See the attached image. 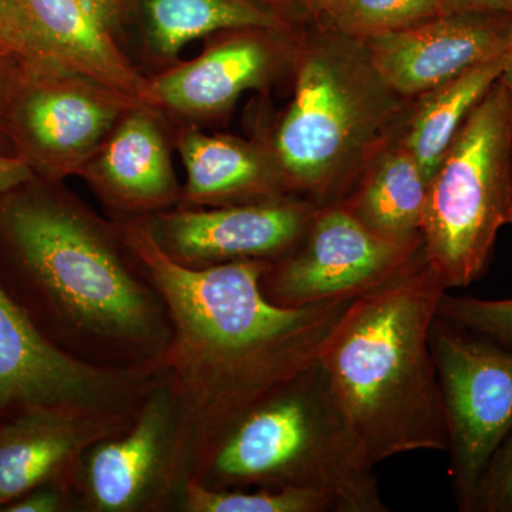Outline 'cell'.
<instances>
[{
  "label": "cell",
  "mask_w": 512,
  "mask_h": 512,
  "mask_svg": "<svg viewBox=\"0 0 512 512\" xmlns=\"http://www.w3.org/2000/svg\"><path fill=\"white\" fill-rule=\"evenodd\" d=\"M437 315L458 328L512 346V299L473 298L444 293Z\"/></svg>",
  "instance_id": "cb8c5ba5"
},
{
  "label": "cell",
  "mask_w": 512,
  "mask_h": 512,
  "mask_svg": "<svg viewBox=\"0 0 512 512\" xmlns=\"http://www.w3.org/2000/svg\"><path fill=\"white\" fill-rule=\"evenodd\" d=\"M429 180L396 136L370 158L352 192L340 204L380 237L423 245L421 222Z\"/></svg>",
  "instance_id": "d6986e66"
},
{
  "label": "cell",
  "mask_w": 512,
  "mask_h": 512,
  "mask_svg": "<svg viewBox=\"0 0 512 512\" xmlns=\"http://www.w3.org/2000/svg\"><path fill=\"white\" fill-rule=\"evenodd\" d=\"M187 478V427L163 375L126 431L86 451L74 491L80 511L160 512L180 507Z\"/></svg>",
  "instance_id": "ba28073f"
},
{
  "label": "cell",
  "mask_w": 512,
  "mask_h": 512,
  "mask_svg": "<svg viewBox=\"0 0 512 512\" xmlns=\"http://www.w3.org/2000/svg\"><path fill=\"white\" fill-rule=\"evenodd\" d=\"M470 512H512V429L485 468Z\"/></svg>",
  "instance_id": "484cf974"
},
{
  "label": "cell",
  "mask_w": 512,
  "mask_h": 512,
  "mask_svg": "<svg viewBox=\"0 0 512 512\" xmlns=\"http://www.w3.org/2000/svg\"><path fill=\"white\" fill-rule=\"evenodd\" d=\"M446 12H508L507 0H441Z\"/></svg>",
  "instance_id": "4dcf8cb0"
},
{
  "label": "cell",
  "mask_w": 512,
  "mask_h": 512,
  "mask_svg": "<svg viewBox=\"0 0 512 512\" xmlns=\"http://www.w3.org/2000/svg\"><path fill=\"white\" fill-rule=\"evenodd\" d=\"M447 292L423 252L355 299L320 366L373 466L414 451H447L430 333Z\"/></svg>",
  "instance_id": "3957f363"
},
{
  "label": "cell",
  "mask_w": 512,
  "mask_h": 512,
  "mask_svg": "<svg viewBox=\"0 0 512 512\" xmlns=\"http://www.w3.org/2000/svg\"><path fill=\"white\" fill-rule=\"evenodd\" d=\"M180 510L184 512H335L328 498L298 488L214 490L185 481Z\"/></svg>",
  "instance_id": "603a6c76"
},
{
  "label": "cell",
  "mask_w": 512,
  "mask_h": 512,
  "mask_svg": "<svg viewBox=\"0 0 512 512\" xmlns=\"http://www.w3.org/2000/svg\"><path fill=\"white\" fill-rule=\"evenodd\" d=\"M148 46L175 57L188 43L212 33L239 29L288 30V16L261 0H138Z\"/></svg>",
  "instance_id": "44dd1931"
},
{
  "label": "cell",
  "mask_w": 512,
  "mask_h": 512,
  "mask_svg": "<svg viewBox=\"0 0 512 512\" xmlns=\"http://www.w3.org/2000/svg\"><path fill=\"white\" fill-rule=\"evenodd\" d=\"M512 13L450 12L363 40L394 92L414 99L481 63L504 56Z\"/></svg>",
  "instance_id": "4fadbf2b"
},
{
  "label": "cell",
  "mask_w": 512,
  "mask_h": 512,
  "mask_svg": "<svg viewBox=\"0 0 512 512\" xmlns=\"http://www.w3.org/2000/svg\"><path fill=\"white\" fill-rule=\"evenodd\" d=\"M6 197L0 228L49 313L52 343L87 365L163 369L167 308L114 222L56 195Z\"/></svg>",
  "instance_id": "7a4b0ae2"
},
{
  "label": "cell",
  "mask_w": 512,
  "mask_h": 512,
  "mask_svg": "<svg viewBox=\"0 0 512 512\" xmlns=\"http://www.w3.org/2000/svg\"><path fill=\"white\" fill-rule=\"evenodd\" d=\"M113 2H116L117 5H119L120 8L124 10V8H126V3L128 2V0H113Z\"/></svg>",
  "instance_id": "d6a6232c"
},
{
  "label": "cell",
  "mask_w": 512,
  "mask_h": 512,
  "mask_svg": "<svg viewBox=\"0 0 512 512\" xmlns=\"http://www.w3.org/2000/svg\"><path fill=\"white\" fill-rule=\"evenodd\" d=\"M441 0H338L319 20L340 35L365 40L444 15Z\"/></svg>",
  "instance_id": "7402d4cb"
},
{
  "label": "cell",
  "mask_w": 512,
  "mask_h": 512,
  "mask_svg": "<svg viewBox=\"0 0 512 512\" xmlns=\"http://www.w3.org/2000/svg\"><path fill=\"white\" fill-rule=\"evenodd\" d=\"M137 100L72 73L26 76L8 111L13 156L49 181L79 175Z\"/></svg>",
  "instance_id": "8fae6325"
},
{
  "label": "cell",
  "mask_w": 512,
  "mask_h": 512,
  "mask_svg": "<svg viewBox=\"0 0 512 512\" xmlns=\"http://www.w3.org/2000/svg\"><path fill=\"white\" fill-rule=\"evenodd\" d=\"M507 10L512 13V0H507Z\"/></svg>",
  "instance_id": "836d02e7"
},
{
  "label": "cell",
  "mask_w": 512,
  "mask_h": 512,
  "mask_svg": "<svg viewBox=\"0 0 512 512\" xmlns=\"http://www.w3.org/2000/svg\"><path fill=\"white\" fill-rule=\"evenodd\" d=\"M0 59L29 76L67 73L43 55L18 0H0Z\"/></svg>",
  "instance_id": "d4e9b609"
},
{
  "label": "cell",
  "mask_w": 512,
  "mask_h": 512,
  "mask_svg": "<svg viewBox=\"0 0 512 512\" xmlns=\"http://www.w3.org/2000/svg\"><path fill=\"white\" fill-rule=\"evenodd\" d=\"M285 35L286 30H229L200 56L150 79L151 107L194 120L225 113L281 70L293 53Z\"/></svg>",
  "instance_id": "9a60e30c"
},
{
  "label": "cell",
  "mask_w": 512,
  "mask_h": 512,
  "mask_svg": "<svg viewBox=\"0 0 512 512\" xmlns=\"http://www.w3.org/2000/svg\"><path fill=\"white\" fill-rule=\"evenodd\" d=\"M292 60L293 99L269 148L293 197L338 204L396 136L410 99L384 82L355 37L320 28Z\"/></svg>",
  "instance_id": "277c9868"
},
{
  "label": "cell",
  "mask_w": 512,
  "mask_h": 512,
  "mask_svg": "<svg viewBox=\"0 0 512 512\" xmlns=\"http://www.w3.org/2000/svg\"><path fill=\"white\" fill-rule=\"evenodd\" d=\"M318 208L303 198L286 197L229 207H177L144 218L165 254L185 268L201 269L284 258Z\"/></svg>",
  "instance_id": "7c38bea8"
},
{
  "label": "cell",
  "mask_w": 512,
  "mask_h": 512,
  "mask_svg": "<svg viewBox=\"0 0 512 512\" xmlns=\"http://www.w3.org/2000/svg\"><path fill=\"white\" fill-rule=\"evenodd\" d=\"M336 3L338 0H278V5L289 19L291 16H298L316 22H319Z\"/></svg>",
  "instance_id": "f546056e"
},
{
  "label": "cell",
  "mask_w": 512,
  "mask_h": 512,
  "mask_svg": "<svg viewBox=\"0 0 512 512\" xmlns=\"http://www.w3.org/2000/svg\"><path fill=\"white\" fill-rule=\"evenodd\" d=\"M26 74L12 64L0 62V154H12L13 148L8 133V111L16 87Z\"/></svg>",
  "instance_id": "83f0119b"
},
{
  "label": "cell",
  "mask_w": 512,
  "mask_h": 512,
  "mask_svg": "<svg viewBox=\"0 0 512 512\" xmlns=\"http://www.w3.org/2000/svg\"><path fill=\"white\" fill-rule=\"evenodd\" d=\"M188 480L214 490L313 491L335 512L389 511L320 363L249 412Z\"/></svg>",
  "instance_id": "5b68a950"
},
{
  "label": "cell",
  "mask_w": 512,
  "mask_h": 512,
  "mask_svg": "<svg viewBox=\"0 0 512 512\" xmlns=\"http://www.w3.org/2000/svg\"><path fill=\"white\" fill-rule=\"evenodd\" d=\"M5 512L80 511L76 491L64 485H43L6 505Z\"/></svg>",
  "instance_id": "4316f807"
},
{
  "label": "cell",
  "mask_w": 512,
  "mask_h": 512,
  "mask_svg": "<svg viewBox=\"0 0 512 512\" xmlns=\"http://www.w3.org/2000/svg\"><path fill=\"white\" fill-rule=\"evenodd\" d=\"M136 413L43 407L0 424V511L43 485L74 488L86 451L126 431Z\"/></svg>",
  "instance_id": "5bb4252c"
},
{
  "label": "cell",
  "mask_w": 512,
  "mask_h": 512,
  "mask_svg": "<svg viewBox=\"0 0 512 512\" xmlns=\"http://www.w3.org/2000/svg\"><path fill=\"white\" fill-rule=\"evenodd\" d=\"M156 107L124 114L79 175L119 220L143 218L180 204L171 151Z\"/></svg>",
  "instance_id": "e0dca14e"
},
{
  "label": "cell",
  "mask_w": 512,
  "mask_h": 512,
  "mask_svg": "<svg viewBox=\"0 0 512 512\" xmlns=\"http://www.w3.org/2000/svg\"><path fill=\"white\" fill-rule=\"evenodd\" d=\"M0 62L8 63V62H5V60H2V59H0ZM8 64H10V63H8ZM12 66H13V64H12Z\"/></svg>",
  "instance_id": "e575fe53"
},
{
  "label": "cell",
  "mask_w": 512,
  "mask_h": 512,
  "mask_svg": "<svg viewBox=\"0 0 512 512\" xmlns=\"http://www.w3.org/2000/svg\"><path fill=\"white\" fill-rule=\"evenodd\" d=\"M37 45L63 72L151 106L150 79L124 55L116 30L123 9L113 0H18Z\"/></svg>",
  "instance_id": "2e32d148"
},
{
  "label": "cell",
  "mask_w": 512,
  "mask_h": 512,
  "mask_svg": "<svg viewBox=\"0 0 512 512\" xmlns=\"http://www.w3.org/2000/svg\"><path fill=\"white\" fill-rule=\"evenodd\" d=\"M178 150L187 173L178 207H229L293 197L271 148L188 127L178 137Z\"/></svg>",
  "instance_id": "ac0fdd59"
},
{
  "label": "cell",
  "mask_w": 512,
  "mask_h": 512,
  "mask_svg": "<svg viewBox=\"0 0 512 512\" xmlns=\"http://www.w3.org/2000/svg\"><path fill=\"white\" fill-rule=\"evenodd\" d=\"M114 225L167 308L163 370L183 412L194 478L239 421L318 365L355 299L284 308L261 289L269 262L185 268L158 247L146 218Z\"/></svg>",
  "instance_id": "6da1fadb"
},
{
  "label": "cell",
  "mask_w": 512,
  "mask_h": 512,
  "mask_svg": "<svg viewBox=\"0 0 512 512\" xmlns=\"http://www.w3.org/2000/svg\"><path fill=\"white\" fill-rule=\"evenodd\" d=\"M35 180L32 168L22 158L0 154V198Z\"/></svg>",
  "instance_id": "f1b7e54d"
},
{
  "label": "cell",
  "mask_w": 512,
  "mask_h": 512,
  "mask_svg": "<svg viewBox=\"0 0 512 512\" xmlns=\"http://www.w3.org/2000/svg\"><path fill=\"white\" fill-rule=\"evenodd\" d=\"M498 80H500V82L503 83L504 86L512 93V19L510 33H508L507 50H505L504 53L503 72H501L500 79Z\"/></svg>",
  "instance_id": "1f68e13d"
},
{
  "label": "cell",
  "mask_w": 512,
  "mask_h": 512,
  "mask_svg": "<svg viewBox=\"0 0 512 512\" xmlns=\"http://www.w3.org/2000/svg\"><path fill=\"white\" fill-rule=\"evenodd\" d=\"M512 227V93L497 83L478 101L429 183L421 252L447 291L483 276Z\"/></svg>",
  "instance_id": "8992f818"
},
{
  "label": "cell",
  "mask_w": 512,
  "mask_h": 512,
  "mask_svg": "<svg viewBox=\"0 0 512 512\" xmlns=\"http://www.w3.org/2000/svg\"><path fill=\"white\" fill-rule=\"evenodd\" d=\"M458 510L470 512L485 468L512 429V346L437 315L430 333Z\"/></svg>",
  "instance_id": "52a82bcc"
},
{
  "label": "cell",
  "mask_w": 512,
  "mask_h": 512,
  "mask_svg": "<svg viewBox=\"0 0 512 512\" xmlns=\"http://www.w3.org/2000/svg\"><path fill=\"white\" fill-rule=\"evenodd\" d=\"M504 56L471 67L414 97L396 138L431 180L468 114L500 79Z\"/></svg>",
  "instance_id": "ffe728a7"
},
{
  "label": "cell",
  "mask_w": 512,
  "mask_h": 512,
  "mask_svg": "<svg viewBox=\"0 0 512 512\" xmlns=\"http://www.w3.org/2000/svg\"><path fill=\"white\" fill-rule=\"evenodd\" d=\"M420 252L370 231L340 202L323 205L296 247L266 266L261 289L284 308L349 301L386 284Z\"/></svg>",
  "instance_id": "30bf717a"
},
{
  "label": "cell",
  "mask_w": 512,
  "mask_h": 512,
  "mask_svg": "<svg viewBox=\"0 0 512 512\" xmlns=\"http://www.w3.org/2000/svg\"><path fill=\"white\" fill-rule=\"evenodd\" d=\"M158 370L106 369L67 355L0 284V424L43 407L136 413Z\"/></svg>",
  "instance_id": "9c48e42d"
}]
</instances>
